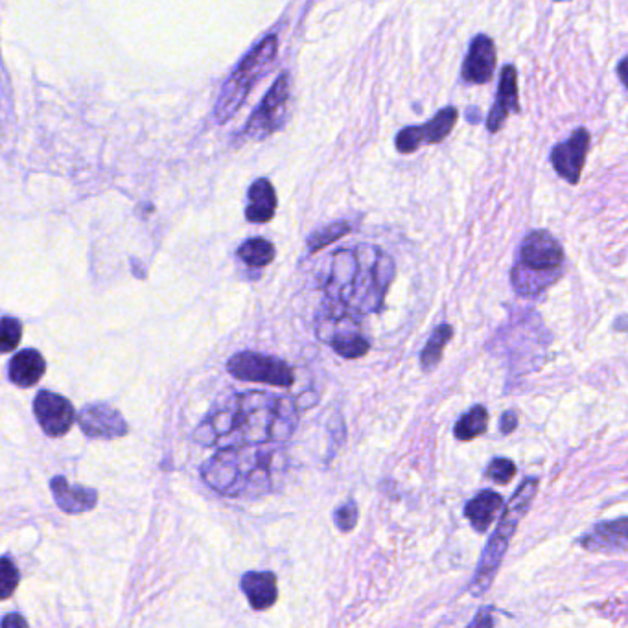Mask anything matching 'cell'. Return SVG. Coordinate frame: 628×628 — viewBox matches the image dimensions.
Instances as JSON below:
<instances>
[{
    "mask_svg": "<svg viewBox=\"0 0 628 628\" xmlns=\"http://www.w3.org/2000/svg\"><path fill=\"white\" fill-rule=\"evenodd\" d=\"M291 76L288 72H282L275 83L271 85L264 100L253 111V115L245 124L244 135L247 139L266 140L277 133L288 118V107L291 98Z\"/></svg>",
    "mask_w": 628,
    "mask_h": 628,
    "instance_id": "7",
    "label": "cell"
},
{
    "mask_svg": "<svg viewBox=\"0 0 628 628\" xmlns=\"http://www.w3.org/2000/svg\"><path fill=\"white\" fill-rule=\"evenodd\" d=\"M236 255L244 262L245 266L260 269L266 268L275 260L277 249L266 238H251V240H245L244 244L238 247Z\"/></svg>",
    "mask_w": 628,
    "mask_h": 628,
    "instance_id": "22",
    "label": "cell"
},
{
    "mask_svg": "<svg viewBox=\"0 0 628 628\" xmlns=\"http://www.w3.org/2000/svg\"><path fill=\"white\" fill-rule=\"evenodd\" d=\"M277 205L279 198L273 183L266 177H260L247 192L245 218L251 223H269L277 214Z\"/></svg>",
    "mask_w": 628,
    "mask_h": 628,
    "instance_id": "16",
    "label": "cell"
},
{
    "mask_svg": "<svg viewBox=\"0 0 628 628\" xmlns=\"http://www.w3.org/2000/svg\"><path fill=\"white\" fill-rule=\"evenodd\" d=\"M625 67H627V58L621 59V61H619V65H617V76H619V80H621L623 85H625V76H627Z\"/></svg>",
    "mask_w": 628,
    "mask_h": 628,
    "instance_id": "33",
    "label": "cell"
},
{
    "mask_svg": "<svg viewBox=\"0 0 628 628\" xmlns=\"http://www.w3.org/2000/svg\"><path fill=\"white\" fill-rule=\"evenodd\" d=\"M19 570L17 566L13 564L12 560L2 557L0 559V601L8 599L15 594L17 586H19Z\"/></svg>",
    "mask_w": 628,
    "mask_h": 628,
    "instance_id": "26",
    "label": "cell"
},
{
    "mask_svg": "<svg viewBox=\"0 0 628 628\" xmlns=\"http://www.w3.org/2000/svg\"><path fill=\"white\" fill-rule=\"evenodd\" d=\"M454 338V326L442 323L431 332L430 339L426 341L424 349L420 350V367L422 371L430 373L442 360L444 349Z\"/></svg>",
    "mask_w": 628,
    "mask_h": 628,
    "instance_id": "20",
    "label": "cell"
},
{
    "mask_svg": "<svg viewBox=\"0 0 628 628\" xmlns=\"http://www.w3.org/2000/svg\"><path fill=\"white\" fill-rule=\"evenodd\" d=\"M489 411L485 406H474L466 411L455 424V437L459 441H474L477 437L485 435L489 430Z\"/></svg>",
    "mask_w": 628,
    "mask_h": 628,
    "instance_id": "23",
    "label": "cell"
},
{
    "mask_svg": "<svg viewBox=\"0 0 628 628\" xmlns=\"http://www.w3.org/2000/svg\"><path fill=\"white\" fill-rule=\"evenodd\" d=\"M227 371L242 382L273 385L282 389H290L295 382V371L290 363L253 350L234 354L233 358L227 361Z\"/></svg>",
    "mask_w": 628,
    "mask_h": 628,
    "instance_id": "8",
    "label": "cell"
},
{
    "mask_svg": "<svg viewBox=\"0 0 628 628\" xmlns=\"http://www.w3.org/2000/svg\"><path fill=\"white\" fill-rule=\"evenodd\" d=\"M457 118H459V109L457 107H454V105L442 107L441 111L431 118L430 122L420 126L424 144H441V142L448 139L452 135V131H454Z\"/></svg>",
    "mask_w": 628,
    "mask_h": 628,
    "instance_id": "21",
    "label": "cell"
},
{
    "mask_svg": "<svg viewBox=\"0 0 628 628\" xmlns=\"http://www.w3.org/2000/svg\"><path fill=\"white\" fill-rule=\"evenodd\" d=\"M0 628H30L28 627V621L24 619L21 614H17V612H13V614H8V616L2 617V623H0Z\"/></svg>",
    "mask_w": 628,
    "mask_h": 628,
    "instance_id": "32",
    "label": "cell"
},
{
    "mask_svg": "<svg viewBox=\"0 0 628 628\" xmlns=\"http://www.w3.org/2000/svg\"><path fill=\"white\" fill-rule=\"evenodd\" d=\"M503 507V498L494 490H481L476 498L466 503L465 516L477 533L489 531L496 514Z\"/></svg>",
    "mask_w": 628,
    "mask_h": 628,
    "instance_id": "19",
    "label": "cell"
},
{
    "mask_svg": "<svg viewBox=\"0 0 628 628\" xmlns=\"http://www.w3.org/2000/svg\"><path fill=\"white\" fill-rule=\"evenodd\" d=\"M538 490V479L531 477L524 481L518 490L514 492L507 509L503 511L500 524L496 527L494 535L490 536L487 546L483 549V555L477 564L476 575L470 584V594L481 597L492 586L494 577L498 575L501 562L507 555V549L511 544L512 536L518 529V524L524 520L525 514L531 509V503L535 500Z\"/></svg>",
    "mask_w": 628,
    "mask_h": 628,
    "instance_id": "5",
    "label": "cell"
},
{
    "mask_svg": "<svg viewBox=\"0 0 628 628\" xmlns=\"http://www.w3.org/2000/svg\"><path fill=\"white\" fill-rule=\"evenodd\" d=\"M288 472V457L280 446L223 448L201 468L210 489L223 496H262L279 489Z\"/></svg>",
    "mask_w": 628,
    "mask_h": 628,
    "instance_id": "3",
    "label": "cell"
},
{
    "mask_svg": "<svg viewBox=\"0 0 628 628\" xmlns=\"http://www.w3.org/2000/svg\"><path fill=\"white\" fill-rule=\"evenodd\" d=\"M422 144H424V139H422L420 126H408V128L400 129L396 135V152L402 155L417 152Z\"/></svg>",
    "mask_w": 628,
    "mask_h": 628,
    "instance_id": "27",
    "label": "cell"
},
{
    "mask_svg": "<svg viewBox=\"0 0 628 628\" xmlns=\"http://www.w3.org/2000/svg\"><path fill=\"white\" fill-rule=\"evenodd\" d=\"M240 586L251 608H255L258 612L269 610L277 603V597H279L277 577L271 571H247L242 577Z\"/></svg>",
    "mask_w": 628,
    "mask_h": 628,
    "instance_id": "15",
    "label": "cell"
},
{
    "mask_svg": "<svg viewBox=\"0 0 628 628\" xmlns=\"http://www.w3.org/2000/svg\"><path fill=\"white\" fill-rule=\"evenodd\" d=\"M299 413L286 396L251 391L234 395L214 409L199 426L194 439L203 446L249 448L290 439Z\"/></svg>",
    "mask_w": 628,
    "mask_h": 628,
    "instance_id": "1",
    "label": "cell"
},
{
    "mask_svg": "<svg viewBox=\"0 0 628 628\" xmlns=\"http://www.w3.org/2000/svg\"><path fill=\"white\" fill-rule=\"evenodd\" d=\"M47 373V361L39 350L26 349L17 352L10 361L8 376L17 387H34Z\"/></svg>",
    "mask_w": 628,
    "mask_h": 628,
    "instance_id": "17",
    "label": "cell"
},
{
    "mask_svg": "<svg viewBox=\"0 0 628 628\" xmlns=\"http://www.w3.org/2000/svg\"><path fill=\"white\" fill-rule=\"evenodd\" d=\"M466 628H494V614L490 612V608H483Z\"/></svg>",
    "mask_w": 628,
    "mask_h": 628,
    "instance_id": "30",
    "label": "cell"
},
{
    "mask_svg": "<svg viewBox=\"0 0 628 628\" xmlns=\"http://www.w3.org/2000/svg\"><path fill=\"white\" fill-rule=\"evenodd\" d=\"M354 231V223L349 220L334 221V223H328L325 227L317 229L314 233L308 236L306 245H308V251L315 255L317 251H323L328 245L338 242L341 238H345L347 234Z\"/></svg>",
    "mask_w": 628,
    "mask_h": 628,
    "instance_id": "24",
    "label": "cell"
},
{
    "mask_svg": "<svg viewBox=\"0 0 628 628\" xmlns=\"http://www.w3.org/2000/svg\"><path fill=\"white\" fill-rule=\"evenodd\" d=\"M592 137L586 128H577L564 142L551 150V164L555 172L570 185H579Z\"/></svg>",
    "mask_w": 628,
    "mask_h": 628,
    "instance_id": "9",
    "label": "cell"
},
{
    "mask_svg": "<svg viewBox=\"0 0 628 628\" xmlns=\"http://www.w3.org/2000/svg\"><path fill=\"white\" fill-rule=\"evenodd\" d=\"M581 544L588 551H623L627 547V520L597 525L592 533L582 536Z\"/></svg>",
    "mask_w": 628,
    "mask_h": 628,
    "instance_id": "18",
    "label": "cell"
},
{
    "mask_svg": "<svg viewBox=\"0 0 628 628\" xmlns=\"http://www.w3.org/2000/svg\"><path fill=\"white\" fill-rule=\"evenodd\" d=\"M325 284V299L341 304L352 314L382 312L387 291L395 279L393 256L376 245L339 249L332 258Z\"/></svg>",
    "mask_w": 628,
    "mask_h": 628,
    "instance_id": "2",
    "label": "cell"
},
{
    "mask_svg": "<svg viewBox=\"0 0 628 628\" xmlns=\"http://www.w3.org/2000/svg\"><path fill=\"white\" fill-rule=\"evenodd\" d=\"M279 56V37L277 34H269L258 41L251 48L244 59L238 63L233 74L227 78V82L221 87L218 102L214 107V117L218 124H225L242 109L247 96L253 91L256 83L260 82L268 70L275 65Z\"/></svg>",
    "mask_w": 628,
    "mask_h": 628,
    "instance_id": "6",
    "label": "cell"
},
{
    "mask_svg": "<svg viewBox=\"0 0 628 628\" xmlns=\"http://www.w3.org/2000/svg\"><path fill=\"white\" fill-rule=\"evenodd\" d=\"M514 476H516V465L512 463L511 459L498 457V459L490 461L489 468H487V477L490 481H494L498 485H507Z\"/></svg>",
    "mask_w": 628,
    "mask_h": 628,
    "instance_id": "28",
    "label": "cell"
},
{
    "mask_svg": "<svg viewBox=\"0 0 628 628\" xmlns=\"http://www.w3.org/2000/svg\"><path fill=\"white\" fill-rule=\"evenodd\" d=\"M35 419L48 437H63L76 422V409L65 396L39 391L34 400Z\"/></svg>",
    "mask_w": 628,
    "mask_h": 628,
    "instance_id": "10",
    "label": "cell"
},
{
    "mask_svg": "<svg viewBox=\"0 0 628 628\" xmlns=\"http://www.w3.org/2000/svg\"><path fill=\"white\" fill-rule=\"evenodd\" d=\"M566 253L559 240L544 229L527 234L520 245L511 284L520 297H538L549 290L564 273Z\"/></svg>",
    "mask_w": 628,
    "mask_h": 628,
    "instance_id": "4",
    "label": "cell"
},
{
    "mask_svg": "<svg viewBox=\"0 0 628 628\" xmlns=\"http://www.w3.org/2000/svg\"><path fill=\"white\" fill-rule=\"evenodd\" d=\"M498 63V52L494 39L487 34H477L466 54L461 69L463 82L470 85H485L492 82Z\"/></svg>",
    "mask_w": 628,
    "mask_h": 628,
    "instance_id": "12",
    "label": "cell"
},
{
    "mask_svg": "<svg viewBox=\"0 0 628 628\" xmlns=\"http://www.w3.org/2000/svg\"><path fill=\"white\" fill-rule=\"evenodd\" d=\"M518 428V415L514 411H505L501 415L500 430L503 435H509Z\"/></svg>",
    "mask_w": 628,
    "mask_h": 628,
    "instance_id": "31",
    "label": "cell"
},
{
    "mask_svg": "<svg viewBox=\"0 0 628 628\" xmlns=\"http://www.w3.org/2000/svg\"><path fill=\"white\" fill-rule=\"evenodd\" d=\"M358 518H360L358 505L352 500L343 503L338 511L334 512V522L338 525V529L341 533L354 531V527L358 525Z\"/></svg>",
    "mask_w": 628,
    "mask_h": 628,
    "instance_id": "29",
    "label": "cell"
},
{
    "mask_svg": "<svg viewBox=\"0 0 628 628\" xmlns=\"http://www.w3.org/2000/svg\"><path fill=\"white\" fill-rule=\"evenodd\" d=\"M50 490L59 509L67 514L93 511L98 503V492L82 485H70L63 476L52 477Z\"/></svg>",
    "mask_w": 628,
    "mask_h": 628,
    "instance_id": "14",
    "label": "cell"
},
{
    "mask_svg": "<svg viewBox=\"0 0 628 628\" xmlns=\"http://www.w3.org/2000/svg\"><path fill=\"white\" fill-rule=\"evenodd\" d=\"M78 424L89 439L111 441L124 437L128 433V422L118 413L117 409L107 404H91L78 413Z\"/></svg>",
    "mask_w": 628,
    "mask_h": 628,
    "instance_id": "11",
    "label": "cell"
},
{
    "mask_svg": "<svg viewBox=\"0 0 628 628\" xmlns=\"http://www.w3.org/2000/svg\"><path fill=\"white\" fill-rule=\"evenodd\" d=\"M520 91H518V70L514 65H505L501 69L500 85L496 102L487 117V129L490 133H500L509 115H520Z\"/></svg>",
    "mask_w": 628,
    "mask_h": 628,
    "instance_id": "13",
    "label": "cell"
},
{
    "mask_svg": "<svg viewBox=\"0 0 628 628\" xmlns=\"http://www.w3.org/2000/svg\"><path fill=\"white\" fill-rule=\"evenodd\" d=\"M23 338V325L19 319L4 315L0 317V354L13 352Z\"/></svg>",
    "mask_w": 628,
    "mask_h": 628,
    "instance_id": "25",
    "label": "cell"
}]
</instances>
